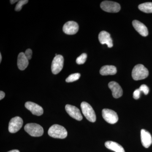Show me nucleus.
I'll list each match as a JSON object with an SVG mask.
<instances>
[{
  "instance_id": "obj_1",
  "label": "nucleus",
  "mask_w": 152,
  "mask_h": 152,
  "mask_svg": "<svg viewBox=\"0 0 152 152\" xmlns=\"http://www.w3.org/2000/svg\"><path fill=\"white\" fill-rule=\"evenodd\" d=\"M49 135L54 138L65 139L67 136V132L65 128L61 125L55 124L49 129Z\"/></svg>"
},
{
  "instance_id": "obj_2",
  "label": "nucleus",
  "mask_w": 152,
  "mask_h": 152,
  "mask_svg": "<svg viewBox=\"0 0 152 152\" xmlns=\"http://www.w3.org/2000/svg\"><path fill=\"white\" fill-rule=\"evenodd\" d=\"M149 75L148 69L142 64H138L133 68L132 77L135 80H143L146 78Z\"/></svg>"
},
{
  "instance_id": "obj_3",
  "label": "nucleus",
  "mask_w": 152,
  "mask_h": 152,
  "mask_svg": "<svg viewBox=\"0 0 152 152\" xmlns=\"http://www.w3.org/2000/svg\"><path fill=\"white\" fill-rule=\"evenodd\" d=\"M24 129L26 132L32 137H41L43 134V129L38 124L34 123L27 124L25 126Z\"/></svg>"
},
{
  "instance_id": "obj_4",
  "label": "nucleus",
  "mask_w": 152,
  "mask_h": 152,
  "mask_svg": "<svg viewBox=\"0 0 152 152\" xmlns=\"http://www.w3.org/2000/svg\"><path fill=\"white\" fill-rule=\"evenodd\" d=\"M81 108L83 114L88 121L93 123L96 121V113L89 104L86 102H83L81 104Z\"/></svg>"
},
{
  "instance_id": "obj_5",
  "label": "nucleus",
  "mask_w": 152,
  "mask_h": 152,
  "mask_svg": "<svg viewBox=\"0 0 152 152\" xmlns=\"http://www.w3.org/2000/svg\"><path fill=\"white\" fill-rule=\"evenodd\" d=\"M100 7L102 10L107 12L117 13L121 10L119 4L112 1H104L101 3Z\"/></svg>"
},
{
  "instance_id": "obj_6",
  "label": "nucleus",
  "mask_w": 152,
  "mask_h": 152,
  "mask_svg": "<svg viewBox=\"0 0 152 152\" xmlns=\"http://www.w3.org/2000/svg\"><path fill=\"white\" fill-rule=\"evenodd\" d=\"M102 115L104 119L109 124H115L118 121V117L115 112L113 110L104 109L102 111Z\"/></svg>"
},
{
  "instance_id": "obj_7",
  "label": "nucleus",
  "mask_w": 152,
  "mask_h": 152,
  "mask_svg": "<svg viewBox=\"0 0 152 152\" xmlns=\"http://www.w3.org/2000/svg\"><path fill=\"white\" fill-rule=\"evenodd\" d=\"M64 62V57L61 55H57L55 56L52 63L51 70L53 74L57 75L62 70Z\"/></svg>"
},
{
  "instance_id": "obj_8",
  "label": "nucleus",
  "mask_w": 152,
  "mask_h": 152,
  "mask_svg": "<svg viewBox=\"0 0 152 152\" xmlns=\"http://www.w3.org/2000/svg\"><path fill=\"white\" fill-rule=\"evenodd\" d=\"M23 125V120L20 117L12 118L9 125V131L11 133H15L20 129Z\"/></svg>"
},
{
  "instance_id": "obj_9",
  "label": "nucleus",
  "mask_w": 152,
  "mask_h": 152,
  "mask_svg": "<svg viewBox=\"0 0 152 152\" xmlns=\"http://www.w3.org/2000/svg\"><path fill=\"white\" fill-rule=\"evenodd\" d=\"M63 30L66 34H75L78 31L79 25L75 21L67 22L64 25Z\"/></svg>"
},
{
  "instance_id": "obj_10",
  "label": "nucleus",
  "mask_w": 152,
  "mask_h": 152,
  "mask_svg": "<svg viewBox=\"0 0 152 152\" xmlns=\"http://www.w3.org/2000/svg\"><path fill=\"white\" fill-rule=\"evenodd\" d=\"M66 111L72 118L77 121H80L83 119V116L80 110L75 106L67 104L65 107Z\"/></svg>"
},
{
  "instance_id": "obj_11",
  "label": "nucleus",
  "mask_w": 152,
  "mask_h": 152,
  "mask_svg": "<svg viewBox=\"0 0 152 152\" xmlns=\"http://www.w3.org/2000/svg\"><path fill=\"white\" fill-rule=\"evenodd\" d=\"M25 107L31 112L33 115L40 116L43 114V109L42 108L37 104L33 102H27L25 104Z\"/></svg>"
},
{
  "instance_id": "obj_12",
  "label": "nucleus",
  "mask_w": 152,
  "mask_h": 152,
  "mask_svg": "<svg viewBox=\"0 0 152 152\" xmlns=\"http://www.w3.org/2000/svg\"><path fill=\"white\" fill-rule=\"evenodd\" d=\"M108 87L111 90L112 94L114 98L118 99L122 96L123 94V90L118 83L114 81L110 82L108 84Z\"/></svg>"
},
{
  "instance_id": "obj_13",
  "label": "nucleus",
  "mask_w": 152,
  "mask_h": 152,
  "mask_svg": "<svg viewBox=\"0 0 152 152\" xmlns=\"http://www.w3.org/2000/svg\"><path fill=\"white\" fill-rule=\"evenodd\" d=\"M99 39L101 44H106L109 48L113 47V42L110 34L105 31H102L99 35Z\"/></svg>"
},
{
  "instance_id": "obj_14",
  "label": "nucleus",
  "mask_w": 152,
  "mask_h": 152,
  "mask_svg": "<svg viewBox=\"0 0 152 152\" xmlns=\"http://www.w3.org/2000/svg\"><path fill=\"white\" fill-rule=\"evenodd\" d=\"M141 140L142 145L145 148H148L152 143V137L148 132L145 129L141 131Z\"/></svg>"
},
{
  "instance_id": "obj_15",
  "label": "nucleus",
  "mask_w": 152,
  "mask_h": 152,
  "mask_svg": "<svg viewBox=\"0 0 152 152\" xmlns=\"http://www.w3.org/2000/svg\"><path fill=\"white\" fill-rule=\"evenodd\" d=\"M133 27L143 37H147L148 34V31L147 27L141 22L134 20L132 22Z\"/></svg>"
},
{
  "instance_id": "obj_16",
  "label": "nucleus",
  "mask_w": 152,
  "mask_h": 152,
  "mask_svg": "<svg viewBox=\"0 0 152 152\" xmlns=\"http://www.w3.org/2000/svg\"><path fill=\"white\" fill-rule=\"evenodd\" d=\"M29 60L25 56L24 53L21 52L18 55V66L19 69L24 70L29 64Z\"/></svg>"
},
{
  "instance_id": "obj_17",
  "label": "nucleus",
  "mask_w": 152,
  "mask_h": 152,
  "mask_svg": "<svg viewBox=\"0 0 152 152\" xmlns=\"http://www.w3.org/2000/svg\"><path fill=\"white\" fill-rule=\"evenodd\" d=\"M105 146L107 148L115 152H125L123 147L116 142L109 141L105 143Z\"/></svg>"
},
{
  "instance_id": "obj_18",
  "label": "nucleus",
  "mask_w": 152,
  "mask_h": 152,
  "mask_svg": "<svg viewBox=\"0 0 152 152\" xmlns=\"http://www.w3.org/2000/svg\"><path fill=\"white\" fill-rule=\"evenodd\" d=\"M117 72L116 67L112 65L104 66L101 68L100 73L103 76L109 75H114L116 74Z\"/></svg>"
},
{
  "instance_id": "obj_19",
  "label": "nucleus",
  "mask_w": 152,
  "mask_h": 152,
  "mask_svg": "<svg viewBox=\"0 0 152 152\" xmlns=\"http://www.w3.org/2000/svg\"><path fill=\"white\" fill-rule=\"evenodd\" d=\"M138 8L140 10L146 13H152V2H147L143 3L139 5Z\"/></svg>"
},
{
  "instance_id": "obj_20",
  "label": "nucleus",
  "mask_w": 152,
  "mask_h": 152,
  "mask_svg": "<svg viewBox=\"0 0 152 152\" xmlns=\"http://www.w3.org/2000/svg\"><path fill=\"white\" fill-rule=\"evenodd\" d=\"M80 77V74L79 73H75L70 75L69 77L66 79V81L67 83H72L77 80Z\"/></svg>"
},
{
  "instance_id": "obj_21",
  "label": "nucleus",
  "mask_w": 152,
  "mask_h": 152,
  "mask_svg": "<svg viewBox=\"0 0 152 152\" xmlns=\"http://www.w3.org/2000/svg\"><path fill=\"white\" fill-rule=\"evenodd\" d=\"M87 58V55L86 53H83L76 59V63L78 64H83L86 62Z\"/></svg>"
},
{
  "instance_id": "obj_22",
  "label": "nucleus",
  "mask_w": 152,
  "mask_h": 152,
  "mask_svg": "<svg viewBox=\"0 0 152 152\" xmlns=\"http://www.w3.org/2000/svg\"><path fill=\"white\" fill-rule=\"evenodd\" d=\"M28 0H20L18 1V4H17L15 8V10L17 12H19L22 10V7L24 5L28 3Z\"/></svg>"
},
{
  "instance_id": "obj_23",
  "label": "nucleus",
  "mask_w": 152,
  "mask_h": 152,
  "mask_svg": "<svg viewBox=\"0 0 152 152\" xmlns=\"http://www.w3.org/2000/svg\"><path fill=\"white\" fill-rule=\"evenodd\" d=\"M139 90L141 92H142L145 95H148L149 92V89L148 87L146 85H142L139 88Z\"/></svg>"
},
{
  "instance_id": "obj_24",
  "label": "nucleus",
  "mask_w": 152,
  "mask_h": 152,
  "mask_svg": "<svg viewBox=\"0 0 152 152\" xmlns=\"http://www.w3.org/2000/svg\"><path fill=\"white\" fill-rule=\"evenodd\" d=\"M25 56L26 57L28 60H31L32 56V51L31 49H28L24 53Z\"/></svg>"
},
{
  "instance_id": "obj_25",
  "label": "nucleus",
  "mask_w": 152,
  "mask_h": 152,
  "mask_svg": "<svg viewBox=\"0 0 152 152\" xmlns=\"http://www.w3.org/2000/svg\"><path fill=\"white\" fill-rule=\"evenodd\" d=\"M141 91L139 89L136 90L133 93V98L136 100L138 99L140 96Z\"/></svg>"
},
{
  "instance_id": "obj_26",
  "label": "nucleus",
  "mask_w": 152,
  "mask_h": 152,
  "mask_svg": "<svg viewBox=\"0 0 152 152\" xmlns=\"http://www.w3.org/2000/svg\"><path fill=\"white\" fill-rule=\"evenodd\" d=\"M5 96V94L4 92L2 91H0V100H2L4 99Z\"/></svg>"
},
{
  "instance_id": "obj_27",
  "label": "nucleus",
  "mask_w": 152,
  "mask_h": 152,
  "mask_svg": "<svg viewBox=\"0 0 152 152\" xmlns=\"http://www.w3.org/2000/svg\"><path fill=\"white\" fill-rule=\"evenodd\" d=\"M10 1L11 4H14L16 2H18V1H17V0H11V1Z\"/></svg>"
},
{
  "instance_id": "obj_28",
  "label": "nucleus",
  "mask_w": 152,
  "mask_h": 152,
  "mask_svg": "<svg viewBox=\"0 0 152 152\" xmlns=\"http://www.w3.org/2000/svg\"><path fill=\"white\" fill-rule=\"evenodd\" d=\"M8 152H20L18 150H12V151H10Z\"/></svg>"
},
{
  "instance_id": "obj_29",
  "label": "nucleus",
  "mask_w": 152,
  "mask_h": 152,
  "mask_svg": "<svg viewBox=\"0 0 152 152\" xmlns=\"http://www.w3.org/2000/svg\"><path fill=\"white\" fill-rule=\"evenodd\" d=\"M2 61V56L1 53H0V63H1Z\"/></svg>"
}]
</instances>
